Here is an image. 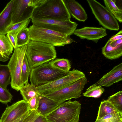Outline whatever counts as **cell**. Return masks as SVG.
I'll use <instances>...</instances> for the list:
<instances>
[{
    "mask_svg": "<svg viewBox=\"0 0 122 122\" xmlns=\"http://www.w3.org/2000/svg\"><path fill=\"white\" fill-rule=\"evenodd\" d=\"M31 70L25 55L24 58L21 71L20 80L21 88L25 84L28 82V77L30 75Z\"/></svg>",
    "mask_w": 122,
    "mask_h": 122,
    "instance_id": "603a6c76",
    "label": "cell"
},
{
    "mask_svg": "<svg viewBox=\"0 0 122 122\" xmlns=\"http://www.w3.org/2000/svg\"><path fill=\"white\" fill-rule=\"evenodd\" d=\"M11 74L7 65L0 64V86L7 89V86L10 83Z\"/></svg>",
    "mask_w": 122,
    "mask_h": 122,
    "instance_id": "44dd1931",
    "label": "cell"
},
{
    "mask_svg": "<svg viewBox=\"0 0 122 122\" xmlns=\"http://www.w3.org/2000/svg\"><path fill=\"white\" fill-rule=\"evenodd\" d=\"M40 115V112L37 110L30 112L22 122H34L36 118Z\"/></svg>",
    "mask_w": 122,
    "mask_h": 122,
    "instance_id": "836d02e7",
    "label": "cell"
},
{
    "mask_svg": "<svg viewBox=\"0 0 122 122\" xmlns=\"http://www.w3.org/2000/svg\"><path fill=\"white\" fill-rule=\"evenodd\" d=\"M107 100L112 104L118 112L122 113V91H119L109 96Z\"/></svg>",
    "mask_w": 122,
    "mask_h": 122,
    "instance_id": "484cf974",
    "label": "cell"
},
{
    "mask_svg": "<svg viewBox=\"0 0 122 122\" xmlns=\"http://www.w3.org/2000/svg\"><path fill=\"white\" fill-rule=\"evenodd\" d=\"M73 41V40L71 38L70 36H68L67 37L66 41L65 43V45L71 44Z\"/></svg>",
    "mask_w": 122,
    "mask_h": 122,
    "instance_id": "f35d334b",
    "label": "cell"
},
{
    "mask_svg": "<svg viewBox=\"0 0 122 122\" xmlns=\"http://www.w3.org/2000/svg\"><path fill=\"white\" fill-rule=\"evenodd\" d=\"M92 13L100 24L105 29L118 30L119 29L117 20L107 9L95 0H87Z\"/></svg>",
    "mask_w": 122,
    "mask_h": 122,
    "instance_id": "9c48e42d",
    "label": "cell"
},
{
    "mask_svg": "<svg viewBox=\"0 0 122 122\" xmlns=\"http://www.w3.org/2000/svg\"><path fill=\"white\" fill-rule=\"evenodd\" d=\"M27 46L28 45H25L14 49L13 53L7 65L11 74V86L13 89L17 91H20L21 88V71Z\"/></svg>",
    "mask_w": 122,
    "mask_h": 122,
    "instance_id": "52a82bcc",
    "label": "cell"
},
{
    "mask_svg": "<svg viewBox=\"0 0 122 122\" xmlns=\"http://www.w3.org/2000/svg\"></svg>",
    "mask_w": 122,
    "mask_h": 122,
    "instance_id": "60d3db41",
    "label": "cell"
},
{
    "mask_svg": "<svg viewBox=\"0 0 122 122\" xmlns=\"http://www.w3.org/2000/svg\"><path fill=\"white\" fill-rule=\"evenodd\" d=\"M73 34L81 39H86L96 42L99 39L107 35L104 28L92 27H84L76 29Z\"/></svg>",
    "mask_w": 122,
    "mask_h": 122,
    "instance_id": "4fadbf2b",
    "label": "cell"
},
{
    "mask_svg": "<svg viewBox=\"0 0 122 122\" xmlns=\"http://www.w3.org/2000/svg\"><path fill=\"white\" fill-rule=\"evenodd\" d=\"M122 39V30H121L117 34L112 36L109 40L110 42Z\"/></svg>",
    "mask_w": 122,
    "mask_h": 122,
    "instance_id": "e575fe53",
    "label": "cell"
},
{
    "mask_svg": "<svg viewBox=\"0 0 122 122\" xmlns=\"http://www.w3.org/2000/svg\"><path fill=\"white\" fill-rule=\"evenodd\" d=\"M0 122H1L0 119Z\"/></svg>",
    "mask_w": 122,
    "mask_h": 122,
    "instance_id": "ab89813d",
    "label": "cell"
},
{
    "mask_svg": "<svg viewBox=\"0 0 122 122\" xmlns=\"http://www.w3.org/2000/svg\"><path fill=\"white\" fill-rule=\"evenodd\" d=\"M14 0H12L7 4L0 13V34L5 35L8 28L12 25V11Z\"/></svg>",
    "mask_w": 122,
    "mask_h": 122,
    "instance_id": "2e32d148",
    "label": "cell"
},
{
    "mask_svg": "<svg viewBox=\"0 0 122 122\" xmlns=\"http://www.w3.org/2000/svg\"><path fill=\"white\" fill-rule=\"evenodd\" d=\"M41 96L40 93L31 99L28 102L29 110L30 111L37 109Z\"/></svg>",
    "mask_w": 122,
    "mask_h": 122,
    "instance_id": "1f68e13d",
    "label": "cell"
},
{
    "mask_svg": "<svg viewBox=\"0 0 122 122\" xmlns=\"http://www.w3.org/2000/svg\"><path fill=\"white\" fill-rule=\"evenodd\" d=\"M9 59V56L6 55L0 47V61L5 62Z\"/></svg>",
    "mask_w": 122,
    "mask_h": 122,
    "instance_id": "d590c367",
    "label": "cell"
},
{
    "mask_svg": "<svg viewBox=\"0 0 122 122\" xmlns=\"http://www.w3.org/2000/svg\"><path fill=\"white\" fill-rule=\"evenodd\" d=\"M118 112H119L111 103L107 100H104L101 102L96 120L100 119L107 115Z\"/></svg>",
    "mask_w": 122,
    "mask_h": 122,
    "instance_id": "ffe728a7",
    "label": "cell"
},
{
    "mask_svg": "<svg viewBox=\"0 0 122 122\" xmlns=\"http://www.w3.org/2000/svg\"><path fill=\"white\" fill-rule=\"evenodd\" d=\"M0 47L9 56L12 53L13 48L5 35L0 34Z\"/></svg>",
    "mask_w": 122,
    "mask_h": 122,
    "instance_id": "83f0119b",
    "label": "cell"
},
{
    "mask_svg": "<svg viewBox=\"0 0 122 122\" xmlns=\"http://www.w3.org/2000/svg\"><path fill=\"white\" fill-rule=\"evenodd\" d=\"M122 113L120 112L107 115L101 118L96 120L95 122H121Z\"/></svg>",
    "mask_w": 122,
    "mask_h": 122,
    "instance_id": "f1b7e54d",
    "label": "cell"
},
{
    "mask_svg": "<svg viewBox=\"0 0 122 122\" xmlns=\"http://www.w3.org/2000/svg\"><path fill=\"white\" fill-rule=\"evenodd\" d=\"M34 122H46L45 117L40 115L35 119Z\"/></svg>",
    "mask_w": 122,
    "mask_h": 122,
    "instance_id": "8d00e7d4",
    "label": "cell"
},
{
    "mask_svg": "<svg viewBox=\"0 0 122 122\" xmlns=\"http://www.w3.org/2000/svg\"><path fill=\"white\" fill-rule=\"evenodd\" d=\"M59 105L53 100L41 95L37 110L40 115L45 117L54 110Z\"/></svg>",
    "mask_w": 122,
    "mask_h": 122,
    "instance_id": "e0dca14e",
    "label": "cell"
},
{
    "mask_svg": "<svg viewBox=\"0 0 122 122\" xmlns=\"http://www.w3.org/2000/svg\"><path fill=\"white\" fill-rule=\"evenodd\" d=\"M104 91L103 87L97 85L95 83L87 89L86 92L82 93V95L86 97L98 98L101 96Z\"/></svg>",
    "mask_w": 122,
    "mask_h": 122,
    "instance_id": "cb8c5ba5",
    "label": "cell"
},
{
    "mask_svg": "<svg viewBox=\"0 0 122 122\" xmlns=\"http://www.w3.org/2000/svg\"><path fill=\"white\" fill-rule=\"evenodd\" d=\"M19 32L13 31L8 32L6 34V37L14 49L18 47L17 45V38Z\"/></svg>",
    "mask_w": 122,
    "mask_h": 122,
    "instance_id": "d6a6232c",
    "label": "cell"
},
{
    "mask_svg": "<svg viewBox=\"0 0 122 122\" xmlns=\"http://www.w3.org/2000/svg\"><path fill=\"white\" fill-rule=\"evenodd\" d=\"M68 73L54 67L50 61L31 69L30 81L37 86L53 81Z\"/></svg>",
    "mask_w": 122,
    "mask_h": 122,
    "instance_id": "277c9868",
    "label": "cell"
},
{
    "mask_svg": "<svg viewBox=\"0 0 122 122\" xmlns=\"http://www.w3.org/2000/svg\"><path fill=\"white\" fill-rule=\"evenodd\" d=\"M85 76L83 72L74 69L62 77L36 87L40 93L44 95L66 87Z\"/></svg>",
    "mask_w": 122,
    "mask_h": 122,
    "instance_id": "30bf717a",
    "label": "cell"
},
{
    "mask_svg": "<svg viewBox=\"0 0 122 122\" xmlns=\"http://www.w3.org/2000/svg\"><path fill=\"white\" fill-rule=\"evenodd\" d=\"M102 52L106 58L110 60L118 58L122 55V44L112 46L109 40L102 49Z\"/></svg>",
    "mask_w": 122,
    "mask_h": 122,
    "instance_id": "ac0fdd59",
    "label": "cell"
},
{
    "mask_svg": "<svg viewBox=\"0 0 122 122\" xmlns=\"http://www.w3.org/2000/svg\"><path fill=\"white\" fill-rule=\"evenodd\" d=\"M70 15L77 20L84 22L87 18L86 12L81 5L75 0H63Z\"/></svg>",
    "mask_w": 122,
    "mask_h": 122,
    "instance_id": "9a60e30c",
    "label": "cell"
},
{
    "mask_svg": "<svg viewBox=\"0 0 122 122\" xmlns=\"http://www.w3.org/2000/svg\"><path fill=\"white\" fill-rule=\"evenodd\" d=\"M30 41L28 28L23 29L18 33L17 38V47L28 45Z\"/></svg>",
    "mask_w": 122,
    "mask_h": 122,
    "instance_id": "4316f807",
    "label": "cell"
},
{
    "mask_svg": "<svg viewBox=\"0 0 122 122\" xmlns=\"http://www.w3.org/2000/svg\"><path fill=\"white\" fill-rule=\"evenodd\" d=\"M71 17L63 0H45L35 8L31 18L65 21Z\"/></svg>",
    "mask_w": 122,
    "mask_h": 122,
    "instance_id": "7a4b0ae2",
    "label": "cell"
},
{
    "mask_svg": "<svg viewBox=\"0 0 122 122\" xmlns=\"http://www.w3.org/2000/svg\"><path fill=\"white\" fill-rule=\"evenodd\" d=\"M55 47L47 43L30 41L25 55L31 69L51 61L56 57Z\"/></svg>",
    "mask_w": 122,
    "mask_h": 122,
    "instance_id": "6da1fadb",
    "label": "cell"
},
{
    "mask_svg": "<svg viewBox=\"0 0 122 122\" xmlns=\"http://www.w3.org/2000/svg\"><path fill=\"white\" fill-rule=\"evenodd\" d=\"M31 41L44 42L54 46H64L67 36L32 25L28 28Z\"/></svg>",
    "mask_w": 122,
    "mask_h": 122,
    "instance_id": "5b68a950",
    "label": "cell"
},
{
    "mask_svg": "<svg viewBox=\"0 0 122 122\" xmlns=\"http://www.w3.org/2000/svg\"><path fill=\"white\" fill-rule=\"evenodd\" d=\"M106 7L118 21L122 22V10L116 6L113 0H104Z\"/></svg>",
    "mask_w": 122,
    "mask_h": 122,
    "instance_id": "7402d4cb",
    "label": "cell"
},
{
    "mask_svg": "<svg viewBox=\"0 0 122 122\" xmlns=\"http://www.w3.org/2000/svg\"><path fill=\"white\" fill-rule=\"evenodd\" d=\"M29 111L26 101L23 99L18 101L7 107L1 117V122H13Z\"/></svg>",
    "mask_w": 122,
    "mask_h": 122,
    "instance_id": "7c38bea8",
    "label": "cell"
},
{
    "mask_svg": "<svg viewBox=\"0 0 122 122\" xmlns=\"http://www.w3.org/2000/svg\"><path fill=\"white\" fill-rule=\"evenodd\" d=\"M20 91L23 100L27 102L32 98L40 93L36 86L28 82L22 86Z\"/></svg>",
    "mask_w": 122,
    "mask_h": 122,
    "instance_id": "d6986e66",
    "label": "cell"
},
{
    "mask_svg": "<svg viewBox=\"0 0 122 122\" xmlns=\"http://www.w3.org/2000/svg\"><path fill=\"white\" fill-rule=\"evenodd\" d=\"M122 80V63L115 66L95 84L101 87H109Z\"/></svg>",
    "mask_w": 122,
    "mask_h": 122,
    "instance_id": "5bb4252c",
    "label": "cell"
},
{
    "mask_svg": "<svg viewBox=\"0 0 122 122\" xmlns=\"http://www.w3.org/2000/svg\"><path fill=\"white\" fill-rule=\"evenodd\" d=\"M87 81L85 76L66 87L42 95L53 100L60 104L67 100L77 99L81 97Z\"/></svg>",
    "mask_w": 122,
    "mask_h": 122,
    "instance_id": "8992f818",
    "label": "cell"
},
{
    "mask_svg": "<svg viewBox=\"0 0 122 122\" xmlns=\"http://www.w3.org/2000/svg\"><path fill=\"white\" fill-rule=\"evenodd\" d=\"M30 111H29L22 116L21 117L13 122H22L24 119L28 115L30 112Z\"/></svg>",
    "mask_w": 122,
    "mask_h": 122,
    "instance_id": "74e56055",
    "label": "cell"
},
{
    "mask_svg": "<svg viewBox=\"0 0 122 122\" xmlns=\"http://www.w3.org/2000/svg\"><path fill=\"white\" fill-rule=\"evenodd\" d=\"M45 0H14L12 25L31 19L34 10Z\"/></svg>",
    "mask_w": 122,
    "mask_h": 122,
    "instance_id": "ba28073f",
    "label": "cell"
},
{
    "mask_svg": "<svg viewBox=\"0 0 122 122\" xmlns=\"http://www.w3.org/2000/svg\"><path fill=\"white\" fill-rule=\"evenodd\" d=\"M13 96L7 89H5L0 86V102L6 104L10 102Z\"/></svg>",
    "mask_w": 122,
    "mask_h": 122,
    "instance_id": "4dcf8cb0",
    "label": "cell"
},
{
    "mask_svg": "<svg viewBox=\"0 0 122 122\" xmlns=\"http://www.w3.org/2000/svg\"><path fill=\"white\" fill-rule=\"evenodd\" d=\"M52 65L54 67L63 71L69 72L71 68L69 60L64 58H58L51 61Z\"/></svg>",
    "mask_w": 122,
    "mask_h": 122,
    "instance_id": "d4e9b609",
    "label": "cell"
},
{
    "mask_svg": "<svg viewBox=\"0 0 122 122\" xmlns=\"http://www.w3.org/2000/svg\"><path fill=\"white\" fill-rule=\"evenodd\" d=\"M33 25L70 36L73 34L78 25L75 22L70 20L62 21L54 19H43L31 18Z\"/></svg>",
    "mask_w": 122,
    "mask_h": 122,
    "instance_id": "8fae6325",
    "label": "cell"
},
{
    "mask_svg": "<svg viewBox=\"0 0 122 122\" xmlns=\"http://www.w3.org/2000/svg\"><path fill=\"white\" fill-rule=\"evenodd\" d=\"M81 104L69 100L59 105L45 117L46 122H79Z\"/></svg>",
    "mask_w": 122,
    "mask_h": 122,
    "instance_id": "3957f363",
    "label": "cell"
},
{
    "mask_svg": "<svg viewBox=\"0 0 122 122\" xmlns=\"http://www.w3.org/2000/svg\"><path fill=\"white\" fill-rule=\"evenodd\" d=\"M31 19L10 25L7 30V34L13 31L20 32L24 29L27 27Z\"/></svg>",
    "mask_w": 122,
    "mask_h": 122,
    "instance_id": "f546056e",
    "label": "cell"
}]
</instances>
